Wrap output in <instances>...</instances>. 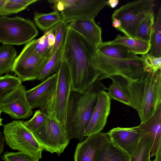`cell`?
Segmentation results:
<instances>
[{
	"mask_svg": "<svg viewBox=\"0 0 161 161\" xmlns=\"http://www.w3.org/2000/svg\"><path fill=\"white\" fill-rule=\"evenodd\" d=\"M106 44H120L126 47L130 52L136 54H144L148 53L150 48V41H146L141 40L130 38L118 34L112 41L103 43Z\"/></svg>",
	"mask_w": 161,
	"mask_h": 161,
	"instance_id": "ffe728a7",
	"label": "cell"
},
{
	"mask_svg": "<svg viewBox=\"0 0 161 161\" xmlns=\"http://www.w3.org/2000/svg\"><path fill=\"white\" fill-rule=\"evenodd\" d=\"M38 31L31 20L16 16L0 17V42L3 44H26L36 36Z\"/></svg>",
	"mask_w": 161,
	"mask_h": 161,
	"instance_id": "8992f818",
	"label": "cell"
},
{
	"mask_svg": "<svg viewBox=\"0 0 161 161\" xmlns=\"http://www.w3.org/2000/svg\"><path fill=\"white\" fill-rule=\"evenodd\" d=\"M6 0H0V16H6L4 10V7Z\"/></svg>",
	"mask_w": 161,
	"mask_h": 161,
	"instance_id": "74e56055",
	"label": "cell"
},
{
	"mask_svg": "<svg viewBox=\"0 0 161 161\" xmlns=\"http://www.w3.org/2000/svg\"><path fill=\"white\" fill-rule=\"evenodd\" d=\"M35 47L36 52L39 54L50 58L52 49L49 45L47 31L39 39L35 40Z\"/></svg>",
	"mask_w": 161,
	"mask_h": 161,
	"instance_id": "d6a6232c",
	"label": "cell"
},
{
	"mask_svg": "<svg viewBox=\"0 0 161 161\" xmlns=\"http://www.w3.org/2000/svg\"><path fill=\"white\" fill-rule=\"evenodd\" d=\"M1 158L4 161H38L31 156L20 152L7 151L4 153Z\"/></svg>",
	"mask_w": 161,
	"mask_h": 161,
	"instance_id": "e575fe53",
	"label": "cell"
},
{
	"mask_svg": "<svg viewBox=\"0 0 161 161\" xmlns=\"http://www.w3.org/2000/svg\"><path fill=\"white\" fill-rule=\"evenodd\" d=\"M111 100L107 92L105 91L101 92L85 131V136L87 137L97 133L103 129L110 112Z\"/></svg>",
	"mask_w": 161,
	"mask_h": 161,
	"instance_id": "9a60e30c",
	"label": "cell"
},
{
	"mask_svg": "<svg viewBox=\"0 0 161 161\" xmlns=\"http://www.w3.org/2000/svg\"><path fill=\"white\" fill-rule=\"evenodd\" d=\"M64 43L59 46L50 58L38 80L42 82L50 75L58 73L62 63Z\"/></svg>",
	"mask_w": 161,
	"mask_h": 161,
	"instance_id": "484cf974",
	"label": "cell"
},
{
	"mask_svg": "<svg viewBox=\"0 0 161 161\" xmlns=\"http://www.w3.org/2000/svg\"><path fill=\"white\" fill-rule=\"evenodd\" d=\"M67 28V23L64 22L59 23L51 28L55 35V42L50 53L51 56L59 46L64 42L66 36Z\"/></svg>",
	"mask_w": 161,
	"mask_h": 161,
	"instance_id": "1f68e13d",
	"label": "cell"
},
{
	"mask_svg": "<svg viewBox=\"0 0 161 161\" xmlns=\"http://www.w3.org/2000/svg\"><path fill=\"white\" fill-rule=\"evenodd\" d=\"M107 0H49L54 11L59 12L64 22L81 19H94L107 5Z\"/></svg>",
	"mask_w": 161,
	"mask_h": 161,
	"instance_id": "ba28073f",
	"label": "cell"
},
{
	"mask_svg": "<svg viewBox=\"0 0 161 161\" xmlns=\"http://www.w3.org/2000/svg\"><path fill=\"white\" fill-rule=\"evenodd\" d=\"M43 150L59 156L68 146L69 139L65 126L48 115L43 125L32 133Z\"/></svg>",
	"mask_w": 161,
	"mask_h": 161,
	"instance_id": "30bf717a",
	"label": "cell"
},
{
	"mask_svg": "<svg viewBox=\"0 0 161 161\" xmlns=\"http://www.w3.org/2000/svg\"><path fill=\"white\" fill-rule=\"evenodd\" d=\"M38 0H6L4 10L6 16L16 14L26 9L28 6Z\"/></svg>",
	"mask_w": 161,
	"mask_h": 161,
	"instance_id": "f546056e",
	"label": "cell"
},
{
	"mask_svg": "<svg viewBox=\"0 0 161 161\" xmlns=\"http://www.w3.org/2000/svg\"><path fill=\"white\" fill-rule=\"evenodd\" d=\"M150 161H155V160H153V161H151V160H150Z\"/></svg>",
	"mask_w": 161,
	"mask_h": 161,
	"instance_id": "7bdbcfd3",
	"label": "cell"
},
{
	"mask_svg": "<svg viewBox=\"0 0 161 161\" xmlns=\"http://www.w3.org/2000/svg\"><path fill=\"white\" fill-rule=\"evenodd\" d=\"M1 112H2V111H1V110L0 109V126H1L3 125L2 123V121L3 119L0 117V114H1Z\"/></svg>",
	"mask_w": 161,
	"mask_h": 161,
	"instance_id": "b9f144b4",
	"label": "cell"
},
{
	"mask_svg": "<svg viewBox=\"0 0 161 161\" xmlns=\"http://www.w3.org/2000/svg\"><path fill=\"white\" fill-rule=\"evenodd\" d=\"M22 85L18 77L8 74L0 77V97Z\"/></svg>",
	"mask_w": 161,
	"mask_h": 161,
	"instance_id": "f1b7e54d",
	"label": "cell"
},
{
	"mask_svg": "<svg viewBox=\"0 0 161 161\" xmlns=\"http://www.w3.org/2000/svg\"><path fill=\"white\" fill-rule=\"evenodd\" d=\"M4 142L3 135L0 131V157L3 151Z\"/></svg>",
	"mask_w": 161,
	"mask_h": 161,
	"instance_id": "8d00e7d4",
	"label": "cell"
},
{
	"mask_svg": "<svg viewBox=\"0 0 161 161\" xmlns=\"http://www.w3.org/2000/svg\"><path fill=\"white\" fill-rule=\"evenodd\" d=\"M141 137L137 146L132 154L129 157V161H150L153 145V137L150 133L141 132Z\"/></svg>",
	"mask_w": 161,
	"mask_h": 161,
	"instance_id": "44dd1931",
	"label": "cell"
},
{
	"mask_svg": "<svg viewBox=\"0 0 161 161\" xmlns=\"http://www.w3.org/2000/svg\"><path fill=\"white\" fill-rule=\"evenodd\" d=\"M4 141L11 149L31 156L39 160L43 149L23 121L14 120L3 126Z\"/></svg>",
	"mask_w": 161,
	"mask_h": 161,
	"instance_id": "5b68a950",
	"label": "cell"
},
{
	"mask_svg": "<svg viewBox=\"0 0 161 161\" xmlns=\"http://www.w3.org/2000/svg\"><path fill=\"white\" fill-rule=\"evenodd\" d=\"M97 49L105 55L117 58L129 59L139 57L120 44H106L103 43Z\"/></svg>",
	"mask_w": 161,
	"mask_h": 161,
	"instance_id": "4316f807",
	"label": "cell"
},
{
	"mask_svg": "<svg viewBox=\"0 0 161 161\" xmlns=\"http://www.w3.org/2000/svg\"><path fill=\"white\" fill-rule=\"evenodd\" d=\"M96 48L80 34L68 26L62 59L69 68L72 91L83 93L101 74L93 66L92 58Z\"/></svg>",
	"mask_w": 161,
	"mask_h": 161,
	"instance_id": "6da1fadb",
	"label": "cell"
},
{
	"mask_svg": "<svg viewBox=\"0 0 161 161\" xmlns=\"http://www.w3.org/2000/svg\"><path fill=\"white\" fill-rule=\"evenodd\" d=\"M48 116L41 109L36 111L33 117L30 120L23 123L27 128L32 133L39 129L44 124Z\"/></svg>",
	"mask_w": 161,
	"mask_h": 161,
	"instance_id": "4dcf8cb0",
	"label": "cell"
},
{
	"mask_svg": "<svg viewBox=\"0 0 161 161\" xmlns=\"http://www.w3.org/2000/svg\"><path fill=\"white\" fill-rule=\"evenodd\" d=\"M94 161H129V157L108 139L97 152Z\"/></svg>",
	"mask_w": 161,
	"mask_h": 161,
	"instance_id": "d6986e66",
	"label": "cell"
},
{
	"mask_svg": "<svg viewBox=\"0 0 161 161\" xmlns=\"http://www.w3.org/2000/svg\"><path fill=\"white\" fill-rule=\"evenodd\" d=\"M58 75L55 96L50 116L65 126L67 108L72 90L69 69L66 62L63 59Z\"/></svg>",
	"mask_w": 161,
	"mask_h": 161,
	"instance_id": "8fae6325",
	"label": "cell"
},
{
	"mask_svg": "<svg viewBox=\"0 0 161 161\" xmlns=\"http://www.w3.org/2000/svg\"><path fill=\"white\" fill-rule=\"evenodd\" d=\"M58 73L52 75L41 83L26 91V96L32 109L40 108L50 116L56 87Z\"/></svg>",
	"mask_w": 161,
	"mask_h": 161,
	"instance_id": "7c38bea8",
	"label": "cell"
},
{
	"mask_svg": "<svg viewBox=\"0 0 161 161\" xmlns=\"http://www.w3.org/2000/svg\"><path fill=\"white\" fill-rule=\"evenodd\" d=\"M46 31L47 34L49 45L52 50L55 42V35L52 29Z\"/></svg>",
	"mask_w": 161,
	"mask_h": 161,
	"instance_id": "d590c367",
	"label": "cell"
},
{
	"mask_svg": "<svg viewBox=\"0 0 161 161\" xmlns=\"http://www.w3.org/2000/svg\"><path fill=\"white\" fill-rule=\"evenodd\" d=\"M138 126L141 132H148L152 135L153 142L150 157L155 155L161 147V105L151 117Z\"/></svg>",
	"mask_w": 161,
	"mask_h": 161,
	"instance_id": "ac0fdd59",
	"label": "cell"
},
{
	"mask_svg": "<svg viewBox=\"0 0 161 161\" xmlns=\"http://www.w3.org/2000/svg\"><path fill=\"white\" fill-rule=\"evenodd\" d=\"M107 133L109 139L129 157L136 149L141 137L139 126L114 128Z\"/></svg>",
	"mask_w": 161,
	"mask_h": 161,
	"instance_id": "5bb4252c",
	"label": "cell"
},
{
	"mask_svg": "<svg viewBox=\"0 0 161 161\" xmlns=\"http://www.w3.org/2000/svg\"><path fill=\"white\" fill-rule=\"evenodd\" d=\"M119 3L118 0H109L107 2V5L113 8H115Z\"/></svg>",
	"mask_w": 161,
	"mask_h": 161,
	"instance_id": "ab89813d",
	"label": "cell"
},
{
	"mask_svg": "<svg viewBox=\"0 0 161 161\" xmlns=\"http://www.w3.org/2000/svg\"><path fill=\"white\" fill-rule=\"evenodd\" d=\"M140 58L144 65L151 70L156 72L161 69V57H155L148 53L142 55Z\"/></svg>",
	"mask_w": 161,
	"mask_h": 161,
	"instance_id": "836d02e7",
	"label": "cell"
},
{
	"mask_svg": "<svg viewBox=\"0 0 161 161\" xmlns=\"http://www.w3.org/2000/svg\"><path fill=\"white\" fill-rule=\"evenodd\" d=\"M112 81L109 88L106 89L111 99L112 98L131 107L129 96L119 76L114 75L108 77Z\"/></svg>",
	"mask_w": 161,
	"mask_h": 161,
	"instance_id": "7402d4cb",
	"label": "cell"
},
{
	"mask_svg": "<svg viewBox=\"0 0 161 161\" xmlns=\"http://www.w3.org/2000/svg\"><path fill=\"white\" fill-rule=\"evenodd\" d=\"M119 76L128 92L131 107L137 112L141 123L145 122L161 105V69L150 70L136 80Z\"/></svg>",
	"mask_w": 161,
	"mask_h": 161,
	"instance_id": "3957f363",
	"label": "cell"
},
{
	"mask_svg": "<svg viewBox=\"0 0 161 161\" xmlns=\"http://www.w3.org/2000/svg\"><path fill=\"white\" fill-rule=\"evenodd\" d=\"M154 0H137L129 2L115 10L112 19L116 18L121 22L117 30L125 36L135 38L139 25L148 14L153 12Z\"/></svg>",
	"mask_w": 161,
	"mask_h": 161,
	"instance_id": "52a82bcc",
	"label": "cell"
},
{
	"mask_svg": "<svg viewBox=\"0 0 161 161\" xmlns=\"http://www.w3.org/2000/svg\"><path fill=\"white\" fill-rule=\"evenodd\" d=\"M154 22L153 12L147 15L141 22L136 29L135 38L150 41Z\"/></svg>",
	"mask_w": 161,
	"mask_h": 161,
	"instance_id": "83f0119b",
	"label": "cell"
},
{
	"mask_svg": "<svg viewBox=\"0 0 161 161\" xmlns=\"http://www.w3.org/2000/svg\"><path fill=\"white\" fill-rule=\"evenodd\" d=\"M17 55L16 50L13 45L3 44L0 46V76L11 71Z\"/></svg>",
	"mask_w": 161,
	"mask_h": 161,
	"instance_id": "cb8c5ba5",
	"label": "cell"
},
{
	"mask_svg": "<svg viewBox=\"0 0 161 161\" xmlns=\"http://www.w3.org/2000/svg\"><path fill=\"white\" fill-rule=\"evenodd\" d=\"M112 20V26L118 29L121 25V22L118 19L114 18Z\"/></svg>",
	"mask_w": 161,
	"mask_h": 161,
	"instance_id": "f35d334b",
	"label": "cell"
},
{
	"mask_svg": "<svg viewBox=\"0 0 161 161\" xmlns=\"http://www.w3.org/2000/svg\"><path fill=\"white\" fill-rule=\"evenodd\" d=\"M34 20L36 26L44 32L49 30L57 25L64 22L60 14L54 11L48 13L35 12Z\"/></svg>",
	"mask_w": 161,
	"mask_h": 161,
	"instance_id": "603a6c76",
	"label": "cell"
},
{
	"mask_svg": "<svg viewBox=\"0 0 161 161\" xmlns=\"http://www.w3.org/2000/svg\"><path fill=\"white\" fill-rule=\"evenodd\" d=\"M161 147L159 148L157 153H156L155 159V161H161Z\"/></svg>",
	"mask_w": 161,
	"mask_h": 161,
	"instance_id": "60d3db41",
	"label": "cell"
},
{
	"mask_svg": "<svg viewBox=\"0 0 161 161\" xmlns=\"http://www.w3.org/2000/svg\"><path fill=\"white\" fill-rule=\"evenodd\" d=\"M25 86L21 85L0 97V109L12 118L26 119L31 116L33 109L27 100Z\"/></svg>",
	"mask_w": 161,
	"mask_h": 161,
	"instance_id": "4fadbf2b",
	"label": "cell"
},
{
	"mask_svg": "<svg viewBox=\"0 0 161 161\" xmlns=\"http://www.w3.org/2000/svg\"><path fill=\"white\" fill-rule=\"evenodd\" d=\"M106 89L97 80L84 92L72 91L67 108L65 125L69 140L75 138L81 142L87 137L84 132L98 97Z\"/></svg>",
	"mask_w": 161,
	"mask_h": 161,
	"instance_id": "7a4b0ae2",
	"label": "cell"
},
{
	"mask_svg": "<svg viewBox=\"0 0 161 161\" xmlns=\"http://www.w3.org/2000/svg\"><path fill=\"white\" fill-rule=\"evenodd\" d=\"M92 60L94 67L101 73L98 79L100 80L114 75L121 76L130 81L136 80L150 70L139 57L129 59L115 58L101 53L96 48Z\"/></svg>",
	"mask_w": 161,
	"mask_h": 161,
	"instance_id": "277c9868",
	"label": "cell"
},
{
	"mask_svg": "<svg viewBox=\"0 0 161 161\" xmlns=\"http://www.w3.org/2000/svg\"><path fill=\"white\" fill-rule=\"evenodd\" d=\"M150 54L155 57H161V6L158 11L150 40Z\"/></svg>",
	"mask_w": 161,
	"mask_h": 161,
	"instance_id": "d4e9b609",
	"label": "cell"
},
{
	"mask_svg": "<svg viewBox=\"0 0 161 161\" xmlns=\"http://www.w3.org/2000/svg\"><path fill=\"white\" fill-rule=\"evenodd\" d=\"M69 23V27L81 35L97 48L103 43L102 29L94 19H79Z\"/></svg>",
	"mask_w": 161,
	"mask_h": 161,
	"instance_id": "e0dca14e",
	"label": "cell"
},
{
	"mask_svg": "<svg viewBox=\"0 0 161 161\" xmlns=\"http://www.w3.org/2000/svg\"><path fill=\"white\" fill-rule=\"evenodd\" d=\"M108 139L107 133L101 131L88 136L78 144L74 161H94L97 152Z\"/></svg>",
	"mask_w": 161,
	"mask_h": 161,
	"instance_id": "2e32d148",
	"label": "cell"
},
{
	"mask_svg": "<svg viewBox=\"0 0 161 161\" xmlns=\"http://www.w3.org/2000/svg\"><path fill=\"white\" fill-rule=\"evenodd\" d=\"M35 40L26 44L16 58L11 69L22 82L38 80L50 58L36 52Z\"/></svg>",
	"mask_w": 161,
	"mask_h": 161,
	"instance_id": "9c48e42d",
	"label": "cell"
}]
</instances>
